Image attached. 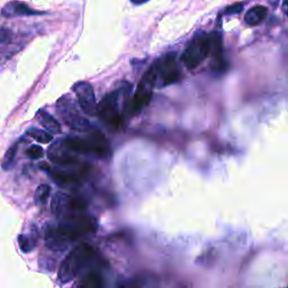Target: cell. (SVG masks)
<instances>
[{
	"instance_id": "obj_5",
	"label": "cell",
	"mask_w": 288,
	"mask_h": 288,
	"mask_svg": "<svg viewBox=\"0 0 288 288\" xmlns=\"http://www.w3.org/2000/svg\"><path fill=\"white\" fill-rule=\"evenodd\" d=\"M211 51V35L201 32L193 37L185 48L182 55V62L188 69H196L202 65Z\"/></svg>"
},
{
	"instance_id": "obj_17",
	"label": "cell",
	"mask_w": 288,
	"mask_h": 288,
	"mask_svg": "<svg viewBox=\"0 0 288 288\" xmlns=\"http://www.w3.org/2000/svg\"><path fill=\"white\" fill-rule=\"evenodd\" d=\"M75 288H105L104 279L96 271H90L77 282Z\"/></svg>"
},
{
	"instance_id": "obj_24",
	"label": "cell",
	"mask_w": 288,
	"mask_h": 288,
	"mask_svg": "<svg viewBox=\"0 0 288 288\" xmlns=\"http://www.w3.org/2000/svg\"><path fill=\"white\" fill-rule=\"evenodd\" d=\"M131 2L133 3L134 5H143L146 2H149V0H131Z\"/></svg>"
},
{
	"instance_id": "obj_4",
	"label": "cell",
	"mask_w": 288,
	"mask_h": 288,
	"mask_svg": "<svg viewBox=\"0 0 288 288\" xmlns=\"http://www.w3.org/2000/svg\"><path fill=\"white\" fill-rule=\"evenodd\" d=\"M158 77L154 63L151 66L141 78L139 86L136 88L133 98L130 100L129 113L131 115H138L146 106L150 104L153 96V90L157 84Z\"/></svg>"
},
{
	"instance_id": "obj_9",
	"label": "cell",
	"mask_w": 288,
	"mask_h": 288,
	"mask_svg": "<svg viewBox=\"0 0 288 288\" xmlns=\"http://www.w3.org/2000/svg\"><path fill=\"white\" fill-rule=\"evenodd\" d=\"M155 70H157L158 79L161 80L162 86H169L176 84L182 78V71L176 61V55L174 53L164 55L154 62Z\"/></svg>"
},
{
	"instance_id": "obj_13",
	"label": "cell",
	"mask_w": 288,
	"mask_h": 288,
	"mask_svg": "<svg viewBox=\"0 0 288 288\" xmlns=\"http://www.w3.org/2000/svg\"><path fill=\"white\" fill-rule=\"evenodd\" d=\"M3 15L5 17H14V16H35V15H44L46 13L35 11L22 2H12L8 3L3 8Z\"/></svg>"
},
{
	"instance_id": "obj_10",
	"label": "cell",
	"mask_w": 288,
	"mask_h": 288,
	"mask_svg": "<svg viewBox=\"0 0 288 288\" xmlns=\"http://www.w3.org/2000/svg\"><path fill=\"white\" fill-rule=\"evenodd\" d=\"M72 90L75 92L77 100L79 102L81 109L85 111L87 115L94 116L97 114V102L95 97L94 88L86 81H79L72 87Z\"/></svg>"
},
{
	"instance_id": "obj_2",
	"label": "cell",
	"mask_w": 288,
	"mask_h": 288,
	"mask_svg": "<svg viewBox=\"0 0 288 288\" xmlns=\"http://www.w3.org/2000/svg\"><path fill=\"white\" fill-rule=\"evenodd\" d=\"M63 143L72 153H79L86 155H94L100 159L110 157L111 151L108 141L105 135L99 131H90L88 136H67L62 139Z\"/></svg>"
},
{
	"instance_id": "obj_7",
	"label": "cell",
	"mask_w": 288,
	"mask_h": 288,
	"mask_svg": "<svg viewBox=\"0 0 288 288\" xmlns=\"http://www.w3.org/2000/svg\"><path fill=\"white\" fill-rule=\"evenodd\" d=\"M56 110L59 115L62 117L65 123L73 131L78 132H89L91 125L89 121L79 114L75 101L70 96L65 95L56 101Z\"/></svg>"
},
{
	"instance_id": "obj_18",
	"label": "cell",
	"mask_w": 288,
	"mask_h": 288,
	"mask_svg": "<svg viewBox=\"0 0 288 288\" xmlns=\"http://www.w3.org/2000/svg\"><path fill=\"white\" fill-rule=\"evenodd\" d=\"M26 134L28 136H31L32 139L34 140H36L37 142H40V143H43V144H47V143H50L51 141L53 140V136L51 133H48V132L46 131H42V130H38V129H29L27 132H26Z\"/></svg>"
},
{
	"instance_id": "obj_3",
	"label": "cell",
	"mask_w": 288,
	"mask_h": 288,
	"mask_svg": "<svg viewBox=\"0 0 288 288\" xmlns=\"http://www.w3.org/2000/svg\"><path fill=\"white\" fill-rule=\"evenodd\" d=\"M95 255L96 252L94 248L87 243H80L73 248L59 268V280L63 284H67L75 279L79 275V272L92 260Z\"/></svg>"
},
{
	"instance_id": "obj_21",
	"label": "cell",
	"mask_w": 288,
	"mask_h": 288,
	"mask_svg": "<svg viewBox=\"0 0 288 288\" xmlns=\"http://www.w3.org/2000/svg\"><path fill=\"white\" fill-rule=\"evenodd\" d=\"M18 243H19V247H21V249L24 252H29L33 250L34 247H35L36 241L32 240L29 237H26V236H24V234H22V236L18 237Z\"/></svg>"
},
{
	"instance_id": "obj_6",
	"label": "cell",
	"mask_w": 288,
	"mask_h": 288,
	"mask_svg": "<svg viewBox=\"0 0 288 288\" xmlns=\"http://www.w3.org/2000/svg\"><path fill=\"white\" fill-rule=\"evenodd\" d=\"M121 97L122 88L107 94L97 105V115L110 128H120L123 123V115L121 111Z\"/></svg>"
},
{
	"instance_id": "obj_19",
	"label": "cell",
	"mask_w": 288,
	"mask_h": 288,
	"mask_svg": "<svg viewBox=\"0 0 288 288\" xmlns=\"http://www.w3.org/2000/svg\"><path fill=\"white\" fill-rule=\"evenodd\" d=\"M17 146H18L17 144H14L7 150V152L5 154L4 160L2 162V167L4 170H11L13 168L17 154Z\"/></svg>"
},
{
	"instance_id": "obj_15",
	"label": "cell",
	"mask_w": 288,
	"mask_h": 288,
	"mask_svg": "<svg viewBox=\"0 0 288 288\" xmlns=\"http://www.w3.org/2000/svg\"><path fill=\"white\" fill-rule=\"evenodd\" d=\"M38 121L44 129L47 130L52 134L61 133V125L51 114H48L46 110L40 109L36 114Z\"/></svg>"
},
{
	"instance_id": "obj_1",
	"label": "cell",
	"mask_w": 288,
	"mask_h": 288,
	"mask_svg": "<svg viewBox=\"0 0 288 288\" xmlns=\"http://www.w3.org/2000/svg\"><path fill=\"white\" fill-rule=\"evenodd\" d=\"M98 228V221L87 214H68L54 226L45 232V245L53 251H63L72 242L92 234Z\"/></svg>"
},
{
	"instance_id": "obj_8",
	"label": "cell",
	"mask_w": 288,
	"mask_h": 288,
	"mask_svg": "<svg viewBox=\"0 0 288 288\" xmlns=\"http://www.w3.org/2000/svg\"><path fill=\"white\" fill-rule=\"evenodd\" d=\"M52 212L57 216H65L71 213L84 212L88 208V202L79 195H70L57 192L52 199Z\"/></svg>"
},
{
	"instance_id": "obj_11",
	"label": "cell",
	"mask_w": 288,
	"mask_h": 288,
	"mask_svg": "<svg viewBox=\"0 0 288 288\" xmlns=\"http://www.w3.org/2000/svg\"><path fill=\"white\" fill-rule=\"evenodd\" d=\"M47 174L53 179V182L62 187L76 186L81 184L82 180L86 177L87 169L82 168L79 171H71V170H60V169H51L48 168Z\"/></svg>"
},
{
	"instance_id": "obj_20",
	"label": "cell",
	"mask_w": 288,
	"mask_h": 288,
	"mask_svg": "<svg viewBox=\"0 0 288 288\" xmlns=\"http://www.w3.org/2000/svg\"><path fill=\"white\" fill-rule=\"evenodd\" d=\"M50 193H51V187L48 186V185H40V186L37 187L36 189V193H35V202L37 204H45L48 196H50Z\"/></svg>"
},
{
	"instance_id": "obj_16",
	"label": "cell",
	"mask_w": 288,
	"mask_h": 288,
	"mask_svg": "<svg viewBox=\"0 0 288 288\" xmlns=\"http://www.w3.org/2000/svg\"><path fill=\"white\" fill-rule=\"evenodd\" d=\"M267 8L265 6H255L249 9L245 15V22L249 26H257L261 24L267 16Z\"/></svg>"
},
{
	"instance_id": "obj_12",
	"label": "cell",
	"mask_w": 288,
	"mask_h": 288,
	"mask_svg": "<svg viewBox=\"0 0 288 288\" xmlns=\"http://www.w3.org/2000/svg\"><path fill=\"white\" fill-rule=\"evenodd\" d=\"M47 157L50 161L57 165H66V167H68V165H76L79 163V161L67 148L62 140L57 141L48 148Z\"/></svg>"
},
{
	"instance_id": "obj_25",
	"label": "cell",
	"mask_w": 288,
	"mask_h": 288,
	"mask_svg": "<svg viewBox=\"0 0 288 288\" xmlns=\"http://www.w3.org/2000/svg\"><path fill=\"white\" fill-rule=\"evenodd\" d=\"M282 9L288 15V0H284V7H282Z\"/></svg>"
},
{
	"instance_id": "obj_14",
	"label": "cell",
	"mask_w": 288,
	"mask_h": 288,
	"mask_svg": "<svg viewBox=\"0 0 288 288\" xmlns=\"http://www.w3.org/2000/svg\"><path fill=\"white\" fill-rule=\"evenodd\" d=\"M209 54H212L213 61H214V69L222 72L226 69L225 57H224L223 53V46H222V38L218 34L214 33L211 35V51Z\"/></svg>"
},
{
	"instance_id": "obj_22",
	"label": "cell",
	"mask_w": 288,
	"mask_h": 288,
	"mask_svg": "<svg viewBox=\"0 0 288 288\" xmlns=\"http://www.w3.org/2000/svg\"><path fill=\"white\" fill-rule=\"evenodd\" d=\"M26 154L28 155L29 159L38 160L44 157V150L41 148L40 145H31L29 146V149L27 150Z\"/></svg>"
},
{
	"instance_id": "obj_23",
	"label": "cell",
	"mask_w": 288,
	"mask_h": 288,
	"mask_svg": "<svg viewBox=\"0 0 288 288\" xmlns=\"http://www.w3.org/2000/svg\"><path fill=\"white\" fill-rule=\"evenodd\" d=\"M242 8H243V5H242V4H234V5H232L231 7H228V8L226 9V13L234 14V13L241 12Z\"/></svg>"
}]
</instances>
